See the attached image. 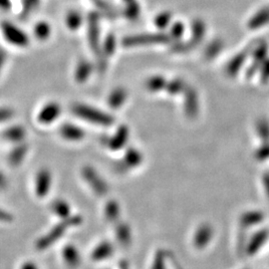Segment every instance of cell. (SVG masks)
Returning a JSON list of instances; mask_svg holds the SVG:
<instances>
[{"label":"cell","mask_w":269,"mask_h":269,"mask_svg":"<svg viewBox=\"0 0 269 269\" xmlns=\"http://www.w3.org/2000/svg\"><path fill=\"white\" fill-rule=\"evenodd\" d=\"M72 112L76 117L81 118L95 125L109 127L114 124V118L110 114L85 104L73 105Z\"/></svg>","instance_id":"obj_1"},{"label":"cell","mask_w":269,"mask_h":269,"mask_svg":"<svg viewBox=\"0 0 269 269\" xmlns=\"http://www.w3.org/2000/svg\"><path fill=\"white\" fill-rule=\"evenodd\" d=\"M80 221H81L80 216H70L66 219H63L62 222H60L55 227H53L46 236L42 237L39 239V241H37V248H39L41 250L45 247H48L57 239L62 238L68 228H70L71 226L78 225Z\"/></svg>","instance_id":"obj_2"},{"label":"cell","mask_w":269,"mask_h":269,"mask_svg":"<svg viewBox=\"0 0 269 269\" xmlns=\"http://www.w3.org/2000/svg\"><path fill=\"white\" fill-rule=\"evenodd\" d=\"M169 41V37L162 33L158 34H141L127 36L123 39V45L125 47H137L153 44H163Z\"/></svg>","instance_id":"obj_3"},{"label":"cell","mask_w":269,"mask_h":269,"mask_svg":"<svg viewBox=\"0 0 269 269\" xmlns=\"http://www.w3.org/2000/svg\"><path fill=\"white\" fill-rule=\"evenodd\" d=\"M82 177L90 185V187L95 191L98 196H105L108 193L107 182L102 179V177L90 166H86L82 170Z\"/></svg>","instance_id":"obj_4"},{"label":"cell","mask_w":269,"mask_h":269,"mask_svg":"<svg viewBox=\"0 0 269 269\" xmlns=\"http://www.w3.org/2000/svg\"><path fill=\"white\" fill-rule=\"evenodd\" d=\"M1 29L4 38L10 44L18 47H25L29 44V39L25 32L20 30L15 25L9 22H3Z\"/></svg>","instance_id":"obj_5"},{"label":"cell","mask_w":269,"mask_h":269,"mask_svg":"<svg viewBox=\"0 0 269 269\" xmlns=\"http://www.w3.org/2000/svg\"><path fill=\"white\" fill-rule=\"evenodd\" d=\"M143 162V155L135 148H130L123 158L122 161L117 163L116 171L119 173H125L130 169L136 168Z\"/></svg>","instance_id":"obj_6"},{"label":"cell","mask_w":269,"mask_h":269,"mask_svg":"<svg viewBox=\"0 0 269 269\" xmlns=\"http://www.w3.org/2000/svg\"><path fill=\"white\" fill-rule=\"evenodd\" d=\"M88 39L90 47L93 53L99 55L100 50V27H99V15L97 13H91L89 16V28Z\"/></svg>","instance_id":"obj_7"},{"label":"cell","mask_w":269,"mask_h":269,"mask_svg":"<svg viewBox=\"0 0 269 269\" xmlns=\"http://www.w3.org/2000/svg\"><path fill=\"white\" fill-rule=\"evenodd\" d=\"M51 187V173L47 169H42L36 175L35 193L39 198H44L48 195Z\"/></svg>","instance_id":"obj_8"},{"label":"cell","mask_w":269,"mask_h":269,"mask_svg":"<svg viewBox=\"0 0 269 269\" xmlns=\"http://www.w3.org/2000/svg\"><path fill=\"white\" fill-rule=\"evenodd\" d=\"M61 114V107L58 103L51 102L46 104L39 112V115H38V121H39L41 124H51L53 123Z\"/></svg>","instance_id":"obj_9"},{"label":"cell","mask_w":269,"mask_h":269,"mask_svg":"<svg viewBox=\"0 0 269 269\" xmlns=\"http://www.w3.org/2000/svg\"><path fill=\"white\" fill-rule=\"evenodd\" d=\"M129 136H130L129 128L125 125L120 126L117 129L116 133H115L111 138H109L108 147L112 150H119V149H123L126 146V144L128 143Z\"/></svg>","instance_id":"obj_10"},{"label":"cell","mask_w":269,"mask_h":269,"mask_svg":"<svg viewBox=\"0 0 269 269\" xmlns=\"http://www.w3.org/2000/svg\"><path fill=\"white\" fill-rule=\"evenodd\" d=\"M60 134L65 140L70 142H79L85 137V132L82 128L68 123L61 126Z\"/></svg>","instance_id":"obj_11"},{"label":"cell","mask_w":269,"mask_h":269,"mask_svg":"<svg viewBox=\"0 0 269 269\" xmlns=\"http://www.w3.org/2000/svg\"><path fill=\"white\" fill-rule=\"evenodd\" d=\"M93 71V65L90 61L82 59L78 62L75 69V80L77 83H85Z\"/></svg>","instance_id":"obj_12"},{"label":"cell","mask_w":269,"mask_h":269,"mask_svg":"<svg viewBox=\"0 0 269 269\" xmlns=\"http://www.w3.org/2000/svg\"><path fill=\"white\" fill-rule=\"evenodd\" d=\"M127 97H128L127 90L123 87H118L116 89H114L109 95L108 104L114 110L120 109L123 106V104L126 102Z\"/></svg>","instance_id":"obj_13"},{"label":"cell","mask_w":269,"mask_h":269,"mask_svg":"<svg viewBox=\"0 0 269 269\" xmlns=\"http://www.w3.org/2000/svg\"><path fill=\"white\" fill-rule=\"evenodd\" d=\"M113 252H114V247L112 243L109 241H102L93 249L91 256H92V259L101 261L112 256Z\"/></svg>","instance_id":"obj_14"},{"label":"cell","mask_w":269,"mask_h":269,"mask_svg":"<svg viewBox=\"0 0 269 269\" xmlns=\"http://www.w3.org/2000/svg\"><path fill=\"white\" fill-rule=\"evenodd\" d=\"M63 259L66 262V264L68 266L71 267H77L79 266L80 264V260H81V256L80 253L76 247H74L73 245H67L64 247L63 252Z\"/></svg>","instance_id":"obj_15"},{"label":"cell","mask_w":269,"mask_h":269,"mask_svg":"<svg viewBox=\"0 0 269 269\" xmlns=\"http://www.w3.org/2000/svg\"><path fill=\"white\" fill-rule=\"evenodd\" d=\"M26 136V131L23 127L21 126H11L7 128L3 133L2 137L4 140L12 142V143H19L24 140Z\"/></svg>","instance_id":"obj_16"},{"label":"cell","mask_w":269,"mask_h":269,"mask_svg":"<svg viewBox=\"0 0 269 269\" xmlns=\"http://www.w3.org/2000/svg\"><path fill=\"white\" fill-rule=\"evenodd\" d=\"M27 151H28V146L26 144H21V145H18L17 147H15L10 151L9 157H8L10 165L14 166V167L19 166L25 159V157L27 155Z\"/></svg>","instance_id":"obj_17"},{"label":"cell","mask_w":269,"mask_h":269,"mask_svg":"<svg viewBox=\"0 0 269 269\" xmlns=\"http://www.w3.org/2000/svg\"><path fill=\"white\" fill-rule=\"evenodd\" d=\"M116 238L119 242L123 245H127L131 243L132 240V234L131 228L127 223H119L116 227Z\"/></svg>","instance_id":"obj_18"},{"label":"cell","mask_w":269,"mask_h":269,"mask_svg":"<svg viewBox=\"0 0 269 269\" xmlns=\"http://www.w3.org/2000/svg\"><path fill=\"white\" fill-rule=\"evenodd\" d=\"M51 209H52L53 212L62 219H66V218L70 217L71 208H70L69 204L63 200H56L52 204Z\"/></svg>","instance_id":"obj_19"},{"label":"cell","mask_w":269,"mask_h":269,"mask_svg":"<svg viewBox=\"0 0 269 269\" xmlns=\"http://www.w3.org/2000/svg\"><path fill=\"white\" fill-rule=\"evenodd\" d=\"M120 206L116 201H109L105 207V216L109 221H116L120 216Z\"/></svg>","instance_id":"obj_20"},{"label":"cell","mask_w":269,"mask_h":269,"mask_svg":"<svg viewBox=\"0 0 269 269\" xmlns=\"http://www.w3.org/2000/svg\"><path fill=\"white\" fill-rule=\"evenodd\" d=\"M166 80L162 76H152L146 82V88L149 92H159L166 88Z\"/></svg>","instance_id":"obj_21"},{"label":"cell","mask_w":269,"mask_h":269,"mask_svg":"<svg viewBox=\"0 0 269 269\" xmlns=\"http://www.w3.org/2000/svg\"><path fill=\"white\" fill-rule=\"evenodd\" d=\"M34 34L39 40H46L51 34L50 25L47 22H39L34 27Z\"/></svg>","instance_id":"obj_22"},{"label":"cell","mask_w":269,"mask_h":269,"mask_svg":"<svg viewBox=\"0 0 269 269\" xmlns=\"http://www.w3.org/2000/svg\"><path fill=\"white\" fill-rule=\"evenodd\" d=\"M66 24L69 29L71 30H77L80 28L82 24V16L79 12L77 11H71L68 13L66 17Z\"/></svg>","instance_id":"obj_23"},{"label":"cell","mask_w":269,"mask_h":269,"mask_svg":"<svg viewBox=\"0 0 269 269\" xmlns=\"http://www.w3.org/2000/svg\"><path fill=\"white\" fill-rule=\"evenodd\" d=\"M269 21V8L260 10L250 21L249 25L251 28H257Z\"/></svg>","instance_id":"obj_24"},{"label":"cell","mask_w":269,"mask_h":269,"mask_svg":"<svg viewBox=\"0 0 269 269\" xmlns=\"http://www.w3.org/2000/svg\"><path fill=\"white\" fill-rule=\"evenodd\" d=\"M171 21V14L169 12H164L158 15L155 19V24L159 28H166Z\"/></svg>","instance_id":"obj_25"},{"label":"cell","mask_w":269,"mask_h":269,"mask_svg":"<svg viewBox=\"0 0 269 269\" xmlns=\"http://www.w3.org/2000/svg\"><path fill=\"white\" fill-rule=\"evenodd\" d=\"M38 1H39V0H24L23 11H22L23 17H26L29 13H31L33 8L37 6Z\"/></svg>","instance_id":"obj_26"},{"label":"cell","mask_w":269,"mask_h":269,"mask_svg":"<svg viewBox=\"0 0 269 269\" xmlns=\"http://www.w3.org/2000/svg\"><path fill=\"white\" fill-rule=\"evenodd\" d=\"M14 116V112L10 108H0V123H4Z\"/></svg>","instance_id":"obj_27"},{"label":"cell","mask_w":269,"mask_h":269,"mask_svg":"<svg viewBox=\"0 0 269 269\" xmlns=\"http://www.w3.org/2000/svg\"><path fill=\"white\" fill-rule=\"evenodd\" d=\"M182 87H183L182 82H180L179 80H175L167 86V89L171 94H178L182 89Z\"/></svg>","instance_id":"obj_28"},{"label":"cell","mask_w":269,"mask_h":269,"mask_svg":"<svg viewBox=\"0 0 269 269\" xmlns=\"http://www.w3.org/2000/svg\"><path fill=\"white\" fill-rule=\"evenodd\" d=\"M182 31H183V26L182 24L180 23H176L172 29V34L174 37L178 38V37H180L181 34H182Z\"/></svg>","instance_id":"obj_29"},{"label":"cell","mask_w":269,"mask_h":269,"mask_svg":"<svg viewBox=\"0 0 269 269\" xmlns=\"http://www.w3.org/2000/svg\"><path fill=\"white\" fill-rule=\"evenodd\" d=\"M5 61H6V53L2 48H0V72H1L3 68Z\"/></svg>","instance_id":"obj_30"},{"label":"cell","mask_w":269,"mask_h":269,"mask_svg":"<svg viewBox=\"0 0 269 269\" xmlns=\"http://www.w3.org/2000/svg\"><path fill=\"white\" fill-rule=\"evenodd\" d=\"M20 269H39V268H38V266L32 261H27L20 266Z\"/></svg>","instance_id":"obj_31"},{"label":"cell","mask_w":269,"mask_h":269,"mask_svg":"<svg viewBox=\"0 0 269 269\" xmlns=\"http://www.w3.org/2000/svg\"><path fill=\"white\" fill-rule=\"evenodd\" d=\"M11 219V215L8 212L3 211L2 209H0V220L3 221H8Z\"/></svg>","instance_id":"obj_32"},{"label":"cell","mask_w":269,"mask_h":269,"mask_svg":"<svg viewBox=\"0 0 269 269\" xmlns=\"http://www.w3.org/2000/svg\"><path fill=\"white\" fill-rule=\"evenodd\" d=\"M6 185H7V179L2 173H0V189L5 188Z\"/></svg>","instance_id":"obj_33"},{"label":"cell","mask_w":269,"mask_h":269,"mask_svg":"<svg viewBox=\"0 0 269 269\" xmlns=\"http://www.w3.org/2000/svg\"><path fill=\"white\" fill-rule=\"evenodd\" d=\"M10 1L9 0H0V8L2 9H8L10 7Z\"/></svg>","instance_id":"obj_34"},{"label":"cell","mask_w":269,"mask_h":269,"mask_svg":"<svg viewBox=\"0 0 269 269\" xmlns=\"http://www.w3.org/2000/svg\"><path fill=\"white\" fill-rule=\"evenodd\" d=\"M123 269H128V267L127 266H124V268Z\"/></svg>","instance_id":"obj_35"}]
</instances>
